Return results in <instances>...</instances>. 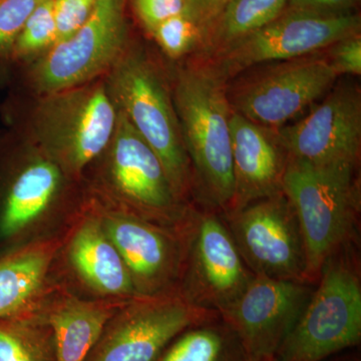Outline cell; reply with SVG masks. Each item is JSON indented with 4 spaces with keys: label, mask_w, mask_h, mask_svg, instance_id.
I'll return each instance as SVG.
<instances>
[{
    "label": "cell",
    "mask_w": 361,
    "mask_h": 361,
    "mask_svg": "<svg viewBox=\"0 0 361 361\" xmlns=\"http://www.w3.org/2000/svg\"><path fill=\"white\" fill-rule=\"evenodd\" d=\"M185 258L178 293L197 307L224 312L253 278L222 214L192 206L184 224Z\"/></svg>",
    "instance_id": "8"
},
{
    "label": "cell",
    "mask_w": 361,
    "mask_h": 361,
    "mask_svg": "<svg viewBox=\"0 0 361 361\" xmlns=\"http://www.w3.org/2000/svg\"><path fill=\"white\" fill-rule=\"evenodd\" d=\"M33 104L30 142L66 174L78 176L97 160L115 133L118 111L104 78L35 97Z\"/></svg>",
    "instance_id": "4"
},
{
    "label": "cell",
    "mask_w": 361,
    "mask_h": 361,
    "mask_svg": "<svg viewBox=\"0 0 361 361\" xmlns=\"http://www.w3.org/2000/svg\"><path fill=\"white\" fill-rule=\"evenodd\" d=\"M126 0H97L87 23L54 45L26 70L35 97L71 89L106 77L130 44Z\"/></svg>",
    "instance_id": "7"
},
{
    "label": "cell",
    "mask_w": 361,
    "mask_h": 361,
    "mask_svg": "<svg viewBox=\"0 0 361 361\" xmlns=\"http://www.w3.org/2000/svg\"><path fill=\"white\" fill-rule=\"evenodd\" d=\"M137 20L149 33L169 18L186 13V0H133Z\"/></svg>",
    "instance_id": "29"
},
{
    "label": "cell",
    "mask_w": 361,
    "mask_h": 361,
    "mask_svg": "<svg viewBox=\"0 0 361 361\" xmlns=\"http://www.w3.org/2000/svg\"><path fill=\"white\" fill-rule=\"evenodd\" d=\"M231 327L220 317L185 330L158 361H249Z\"/></svg>",
    "instance_id": "22"
},
{
    "label": "cell",
    "mask_w": 361,
    "mask_h": 361,
    "mask_svg": "<svg viewBox=\"0 0 361 361\" xmlns=\"http://www.w3.org/2000/svg\"><path fill=\"white\" fill-rule=\"evenodd\" d=\"M96 4L97 0H54V16L58 42L68 39L87 23Z\"/></svg>",
    "instance_id": "27"
},
{
    "label": "cell",
    "mask_w": 361,
    "mask_h": 361,
    "mask_svg": "<svg viewBox=\"0 0 361 361\" xmlns=\"http://www.w3.org/2000/svg\"><path fill=\"white\" fill-rule=\"evenodd\" d=\"M104 80L118 110L155 151L176 193L189 203L191 164L180 134L167 71L141 45L130 42Z\"/></svg>",
    "instance_id": "2"
},
{
    "label": "cell",
    "mask_w": 361,
    "mask_h": 361,
    "mask_svg": "<svg viewBox=\"0 0 361 361\" xmlns=\"http://www.w3.org/2000/svg\"><path fill=\"white\" fill-rule=\"evenodd\" d=\"M222 215L253 275L310 283L302 232L283 191Z\"/></svg>",
    "instance_id": "9"
},
{
    "label": "cell",
    "mask_w": 361,
    "mask_h": 361,
    "mask_svg": "<svg viewBox=\"0 0 361 361\" xmlns=\"http://www.w3.org/2000/svg\"><path fill=\"white\" fill-rule=\"evenodd\" d=\"M101 223L122 256L137 295L177 292L184 265L185 223L170 230L134 212L109 213Z\"/></svg>",
    "instance_id": "14"
},
{
    "label": "cell",
    "mask_w": 361,
    "mask_h": 361,
    "mask_svg": "<svg viewBox=\"0 0 361 361\" xmlns=\"http://www.w3.org/2000/svg\"><path fill=\"white\" fill-rule=\"evenodd\" d=\"M54 252L51 243H40L0 259V319L25 315L44 286Z\"/></svg>",
    "instance_id": "20"
},
{
    "label": "cell",
    "mask_w": 361,
    "mask_h": 361,
    "mask_svg": "<svg viewBox=\"0 0 361 361\" xmlns=\"http://www.w3.org/2000/svg\"><path fill=\"white\" fill-rule=\"evenodd\" d=\"M0 361H54L47 325L25 315L0 319Z\"/></svg>",
    "instance_id": "23"
},
{
    "label": "cell",
    "mask_w": 361,
    "mask_h": 361,
    "mask_svg": "<svg viewBox=\"0 0 361 361\" xmlns=\"http://www.w3.org/2000/svg\"><path fill=\"white\" fill-rule=\"evenodd\" d=\"M70 260L78 276L104 295L137 298V291L118 249L99 221H85L71 240Z\"/></svg>",
    "instance_id": "18"
},
{
    "label": "cell",
    "mask_w": 361,
    "mask_h": 361,
    "mask_svg": "<svg viewBox=\"0 0 361 361\" xmlns=\"http://www.w3.org/2000/svg\"><path fill=\"white\" fill-rule=\"evenodd\" d=\"M324 54L338 77L361 75L360 33L334 42L325 49Z\"/></svg>",
    "instance_id": "28"
},
{
    "label": "cell",
    "mask_w": 361,
    "mask_h": 361,
    "mask_svg": "<svg viewBox=\"0 0 361 361\" xmlns=\"http://www.w3.org/2000/svg\"><path fill=\"white\" fill-rule=\"evenodd\" d=\"M312 284L254 275L220 317L254 360H272L312 295Z\"/></svg>",
    "instance_id": "15"
},
{
    "label": "cell",
    "mask_w": 361,
    "mask_h": 361,
    "mask_svg": "<svg viewBox=\"0 0 361 361\" xmlns=\"http://www.w3.org/2000/svg\"><path fill=\"white\" fill-rule=\"evenodd\" d=\"M45 0H0V59L9 61L16 40L35 8Z\"/></svg>",
    "instance_id": "26"
},
{
    "label": "cell",
    "mask_w": 361,
    "mask_h": 361,
    "mask_svg": "<svg viewBox=\"0 0 361 361\" xmlns=\"http://www.w3.org/2000/svg\"><path fill=\"white\" fill-rule=\"evenodd\" d=\"M218 316L178 292L137 297L113 316L87 361H158L185 330Z\"/></svg>",
    "instance_id": "12"
},
{
    "label": "cell",
    "mask_w": 361,
    "mask_h": 361,
    "mask_svg": "<svg viewBox=\"0 0 361 361\" xmlns=\"http://www.w3.org/2000/svg\"><path fill=\"white\" fill-rule=\"evenodd\" d=\"M230 133L234 197L228 212L282 192L288 161L276 130L251 122L233 111Z\"/></svg>",
    "instance_id": "16"
},
{
    "label": "cell",
    "mask_w": 361,
    "mask_h": 361,
    "mask_svg": "<svg viewBox=\"0 0 361 361\" xmlns=\"http://www.w3.org/2000/svg\"><path fill=\"white\" fill-rule=\"evenodd\" d=\"M357 0H288V8L303 9L323 13H343L353 11Z\"/></svg>",
    "instance_id": "31"
},
{
    "label": "cell",
    "mask_w": 361,
    "mask_h": 361,
    "mask_svg": "<svg viewBox=\"0 0 361 361\" xmlns=\"http://www.w3.org/2000/svg\"><path fill=\"white\" fill-rule=\"evenodd\" d=\"M360 27L355 11L323 13L286 7L268 25L209 59L230 80L253 66L325 51L334 42L360 33Z\"/></svg>",
    "instance_id": "10"
},
{
    "label": "cell",
    "mask_w": 361,
    "mask_h": 361,
    "mask_svg": "<svg viewBox=\"0 0 361 361\" xmlns=\"http://www.w3.org/2000/svg\"><path fill=\"white\" fill-rule=\"evenodd\" d=\"M231 0H186V14L206 30Z\"/></svg>",
    "instance_id": "30"
},
{
    "label": "cell",
    "mask_w": 361,
    "mask_h": 361,
    "mask_svg": "<svg viewBox=\"0 0 361 361\" xmlns=\"http://www.w3.org/2000/svg\"><path fill=\"white\" fill-rule=\"evenodd\" d=\"M149 35L161 52L174 61L198 54L203 44V28L186 13L164 21Z\"/></svg>",
    "instance_id": "25"
},
{
    "label": "cell",
    "mask_w": 361,
    "mask_h": 361,
    "mask_svg": "<svg viewBox=\"0 0 361 361\" xmlns=\"http://www.w3.org/2000/svg\"><path fill=\"white\" fill-rule=\"evenodd\" d=\"M276 130L288 158L311 165L360 167V85L336 82L307 115Z\"/></svg>",
    "instance_id": "13"
},
{
    "label": "cell",
    "mask_w": 361,
    "mask_h": 361,
    "mask_svg": "<svg viewBox=\"0 0 361 361\" xmlns=\"http://www.w3.org/2000/svg\"><path fill=\"white\" fill-rule=\"evenodd\" d=\"M54 0H45L30 14L16 40L11 61L30 65L58 42Z\"/></svg>",
    "instance_id": "24"
},
{
    "label": "cell",
    "mask_w": 361,
    "mask_h": 361,
    "mask_svg": "<svg viewBox=\"0 0 361 361\" xmlns=\"http://www.w3.org/2000/svg\"><path fill=\"white\" fill-rule=\"evenodd\" d=\"M249 361H272V360H254V358H250Z\"/></svg>",
    "instance_id": "32"
},
{
    "label": "cell",
    "mask_w": 361,
    "mask_h": 361,
    "mask_svg": "<svg viewBox=\"0 0 361 361\" xmlns=\"http://www.w3.org/2000/svg\"><path fill=\"white\" fill-rule=\"evenodd\" d=\"M118 111L115 133L102 155L111 190L137 215L159 224L180 227L191 204L178 196L155 151L127 116Z\"/></svg>",
    "instance_id": "11"
},
{
    "label": "cell",
    "mask_w": 361,
    "mask_h": 361,
    "mask_svg": "<svg viewBox=\"0 0 361 361\" xmlns=\"http://www.w3.org/2000/svg\"><path fill=\"white\" fill-rule=\"evenodd\" d=\"M65 176L59 164L32 144V155L7 189L0 215L2 236L13 237L39 219L61 194Z\"/></svg>",
    "instance_id": "17"
},
{
    "label": "cell",
    "mask_w": 361,
    "mask_h": 361,
    "mask_svg": "<svg viewBox=\"0 0 361 361\" xmlns=\"http://www.w3.org/2000/svg\"><path fill=\"white\" fill-rule=\"evenodd\" d=\"M361 339V283L349 245L323 265L310 301L272 361H322Z\"/></svg>",
    "instance_id": "5"
},
{
    "label": "cell",
    "mask_w": 361,
    "mask_h": 361,
    "mask_svg": "<svg viewBox=\"0 0 361 361\" xmlns=\"http://www.w3.org/2000/svg\"><path fill=\"white\" fill-rule=\"evenodd\" d=\"M338 78L323 51L242 71L228 82V99L235 113L277 130L304 115Z\"/></svg>",
    "instance_id": "6"
},
{
    "label": "cell",
    "mask_w": 361,
    "mask_h": 361,
    "mask_svg": "<svg viewBox=\"0 0 361 361\" xmlns=\"http://www.w3.org/2000/svg\"><path fill=\"white\" fill-rule=\"evenodd\" d=\"M358 167L317 166L288 158L282 191L300 225L307 279L314 285L323 265L350 244L360 210Z\"/></svg>",
    "instance_id": "3"
},
{
    "label": "cell",
    "mask_w": 361,
    "mask_h": 361,
    "mask_svg": "<svg viewBox=\"0 0 361 361\" xmlns=\"http://www.w3.org/2000/svg\"><path fill=\"white\" fill-rule=\"evenodd\" d=\"M288 0H231L204 30L198 56L214 59L275 20Z\"/></svg>",
    "instance_id": "21"
},
{
    "label": "cell",
    "mask_w": 361,
    "mask_h": 361,
    "mask_svg": "<svg viewBox=\"0 0 361 361\" xmlns=\"http://www.w3.org/2000/svg\"><path fill=\"white\" fill-rule=\"evenodd\" d=\"M169 77L191 164L192 197L197 207L228 212L234 197L229 80L213 61L198 54L176 66Z\"/></svg>",
    "instance_id": "1"
},
{
    "label": "cell",
    "mask_w": 361,
    "mask_h": 361,
    "mask_svg": "<svg viewBox=\"0 0 361 361\" xmlns=\"http://www.w3.org/2000/svg\"><path fill=\"white\" fill-rule=\"evenodd\" d=\"M115 312L104 302L68 299L59 304L44 322L51 331L54 361H87Z\"/></svg>",
    "instance_id": "19"
}]
</instances>
